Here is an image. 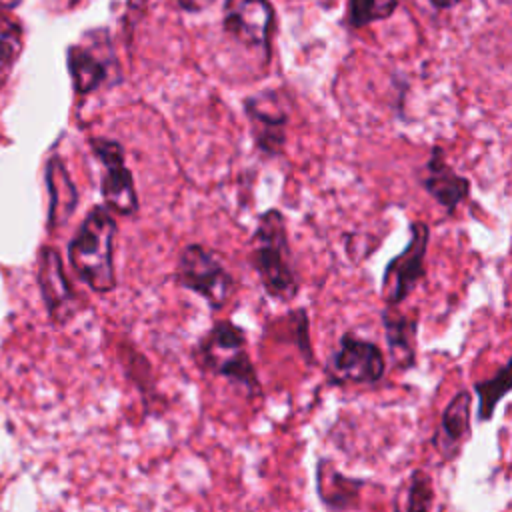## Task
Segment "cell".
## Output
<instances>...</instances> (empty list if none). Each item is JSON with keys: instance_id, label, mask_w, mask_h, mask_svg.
Listing matches in <instances>:
<instances>
[{"instance_id": "1", "label": "cell", "mask_w": 512, "mask_h": 512, "mask_svg": "<svg viewBox=\"0 0 512 512\" xmlns=\"http://www.w3.org/2000/svg\"><path fill=\"white\" fill-rule=\"evenodd\" d=\"M116 220L106 206H96L82 220L68 246V260L78 278L94 292H110L116 286L114 274Z\"/></svg>"}, {"instance_id": "2", "label": "cell", "mask_w": 512, "mask_h": 512, "mask_svg": "<svg viewBox=\"0 0 512 512\" xmlns=\"http://www.w3.org/2000/svg\"><path fill=\"white\" fill-rule=\"evenodd\" d=\"M252 264L268 296L288 302L298 292V278L290 260V246L284 216L266 210L256 224L252 238Z\"/></svg>"}, {"instance_id": "3", "label": "cell", "mask_w": 512, "mask_h": 512, "mask_svg": "<svg viewBox=\"0 0 512 512\" xmlns=\"http://www.w3.org/2000/svg\"><path fill=\"white\" fill-rule=\"evenodd\" d=\"M200 366L212 374L226 376L250 392L260 388L254 364L246 350L244 330L228 320L216 322L196 348Z\"/></svg>"}, {"instance_id": "4", "label": "cell", "mask_w": 512, "mask_h": 512, "mask_svg": "<svg viewBox=\"0 0 512 512\" xmlns=\"http://www.w3.org/2000/svg\"><path fill=\"white\" fill-rule=\"evenodd\" d=\"M176 280L184 288L200 294L214 310L222 308L234 292V280L218 254L200 244H190L182 250Z\"/></svg>"}, {"instance_id": "5", "label": "cell", "mask_w": 512, "mask_h": 512, "mask_svg": "<svg viewBox=\"0 0 512 512\" xmlns=\"http://www.w3.org/2000/svg\"><path fill=\"white\" fill-rule=\"evenodd\" d=\"M222 28L238 44L270 58L274 8L270 0H224Z\"/></svg>"}, {"instance_id": "6", "label": "cell", "mask_w": 512, "mask_h": 512, "mask_svg": "<svg viewBox=\"0 0 512 512\" xmlns=\"http://www.w3.org/2000/svg\"><path fill=\"white\" fill-rule=\"evenodd\" d=\"M90 146L94 156L104 166L100 190L106 208L122 216H132L138 210V196L132 172L124 162V148L116 140L108 138H92Z\"/></svg>"}, {"instance_id": "7", "label": "cell", "mask_w": 512, "mask_h": 512, "mask_svg": "<svg viewBox=\"0 0 512 512\" xmlns=\"http://www.w3.org/2000/svg\"><path fill=\"white\" fill-rule=\"evenodd\" d=\"M428 236L430 232L426 224H410V242L398 256L390 260L382 276V300L388 306L400 304L422 278Z\"/></svg>"}, {"instance_id": "8", "label": "cell", "mask_w": 512, "mask_h": 512, "mask_svg": "<svg viewBox=\"0 0 512 512\" xmlns=\"http://www.w3.org/2000/svg\"><path fill=\"white\" fill-rule=\"evenodd\" d=\"M332 372L338 380L354 384H370L384 374L382 350L368 340H360L354 334H344L340 348L332 358Z\"/></svg>"}, {"instance_id": "9", "label": "cell", "mask_w": 512, "mask_h": 512, "mask_svg": "<svg viewBox=\"0 0 512 512\" xmlns=\"http://www.w3.org/2000/svg\"><path fill=\"white\" fill-rule=\"evenodd\" d=\"M38 284L44 304L54 322H66L74 314L76 294L64 274L60 254L52 246H44L38 256Z\"/></svg>"}, {"instance_id": "10", "label": "cell", "mask_w": 512, "mask_h": 512, "mask_svg": "<svg viewBox=\"0 0 512 512\" xmlns=\"http://www.w3.org/2000/svg\"><path fill=\"white\" fill-rule=\"evenodd\" d=\"M422 186L446 212H454L470 192V182L446 164L444 154L438 148L424 166Z\"/></svg>"}, {"instance_id": "11", "label": "cell", "mask_w": 512, "mask_h": 512, "mask_svg": "<svg viewBox=\"0 0 512 512\" xmlns=\"http://www.w3.org/2000/svg\"><path fill=\"white\" fill-rule=\"evenodd\" d=\"M252 96L246 100V114L250 118V126L254 132V140L260 150L266 154H276L286 140V114L278 108L272 106V96Z\"/></svg>"}, {"instance_id": "12", "label": "cell", "mask_w": 512, "mask_h": 512, "mask_svg": "<svg viewBox=\"0 0 512 512\" xmlns=\"http://www.w3.org/2000/svg\"><path fill=\"white\" fill-rule=\"evenodd\" d=\"M68 70L78 94H90L108 78V64L92 46L74 44L68 48Z\"/></svg>"}, {"instance_id": "13", "label": "cell", "mask_w": 512, "mask_h": 512, "mask_svg": "<svg viewBox=\"0 0 512 512\" xmlns=\"http://www.w3.org/2000/svg\"><path fill=\"white\" fill-rule=\"evenodd\" d=\"M46 184L50 194V226H60L76 208V188L58 156L50 158L46 166Z\"/></svg>"}, {"instance_id": "14", "label": "cell", "mask_w": 512, "mask_h": 512, "mask_svg": "<svg viewBox=\"0 0 512 512\" xmlns=\"http://www.w3.org/2000/svg\"><path fill=\"white\" fill-rule=\"evenodd\" d=\"M470 410H472V396L468 390H460L444 408L440 420V436L444 438L442 450L458 448V444L470 432Z\"/></svg>"}, {"instance_id": "15", "label": "cell", "mask_w": 512, "mask_h": 512, "mask_svg": "<svg viewBox=\"0 0 512 512\" xmlns=\"http://www.w3.org/2000/svg\"><path fill=\"white\" fill-rule=\"evenodd\" d=\"M382 322L386 328V340L392 352V358L398 366L406 368L414 362V320L396 314L394 310H386L382 314Z\"/></svg>"}, {"instance_id": "16", "label": "cell", "mask_w": 512, "mask_h": 512, "mask_svg": "<svg viewBox=\"0 0 512 512\" xmlns=\"http://www.w3.org/2000/svg\"><path fill=\"white\" fill-rule=\"evenodd\" d=\"M474 390L478 394V420H490L496 404L510 390V366L504 364L492 378L476 382Z\"/></svg>"}, {"instance_id": "17", "label": "cell", "mask_w": 512, "mask_h": 512, "mask_svg": "<svg viewBox=\"0 0 512 512\" xmlns=\"http://www.w3.org/2000/svg\"><path fill=\"white\" fill-rule=\"evenodd\" d=\"M22 48V28L14 20H8L0 14V88L10 78V72L18 62Z\"/></svg>"}, {"instance_id": "18", "label": "cell", "mask_w": 512, "mask_h": 512, "mask_svg": "<svg viewBox=\"0 0 512 512\" xmlns=\"http://www.w3.org/2000/svg\"><path fill=\"white\" fill-rule=\"evenodd\" d=\"M398 0H348V22L356 28L394 14Z\"/></svg>"}, {"instance_id": "19", "label": "cell", "mask_w": 512, "mask_h": 512, "mask_svg": "<svg viewBox=\"0 0 512 512\" xmlns=\"http://www.w3.org/2000/svg\"><path fill=\"white\" fill-rule=\"evenodd\" d=\"M432 502H434V490H432L430 478L422 470L412 472L408 482L404 512H430Z\"/></svg>"}, {"instance_id": "20", "label": "cell", "mask_w": 512, "mask_h": 512, "mask_svg": "<svg viewBox=\"0 0 512 512\" xmlns=\"http://www.w3.org/2000/svg\"><path fill=\"white\" fill-rule=\"evenodd\" d=\"M176 2H178V6H180L182 10H186V12H198V10L206 8L212 0H176Z\"/></svg>"}, {"instance_id": "21", "label": "cell", "mask_w": 512, "mask_h": 512, "mask_svg": "<svg viewBox=\"0 0 512 512\" xmlns=\"http://www.w3.org/2000/svg\"><path fill=\"white\" fill-rule=\"evenodd\" d=\"M462 0H428V4L436 10H448V8H454L456 4H460Z\"/></svg>"}, {"instance_id": "22", "label": "cell", "mask_w": 512, "mask_h": 512, "mask_svg": "<svg viewBox=\"0 0 512 512\" xmlns=\"http://www.w3.org/2000/svg\"><path fill=\"white\" fill-rule=\"evenodd\" d=\"M20 2L22 0H0V8H8L10 10V8H16Z\"/></svg>"}]
</instances>
